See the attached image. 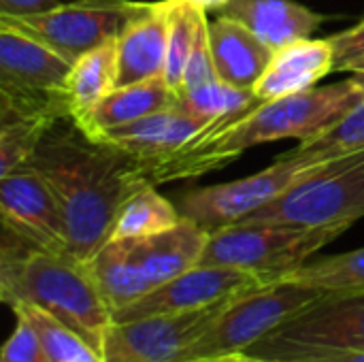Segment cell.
Instances as JSON below:
<instances>
[{
    "instance_id": "44dd1931",
    "label": "cell",
    "mask_w": 364,
    "mask_h": 362,
    "mask_svg": "<svg viewBox=\"0 0 364 362\" xmlns=\"http://www.w3.org/2000/svg\"><path fill=\"white\" fill-rule=\"evenodd\" d=\"M117 38L87 51L79 58L66 79L64 96L68 100L70 119L87 113L98 100L117 87Z\"/></svg>"
},
{
    "instance_id": "cb8c5ba5",
    "label": "cell",
    "mask_w": 364,
    "mask_h": 362,
    "mask_svg": "<svg viewBox=\"0 0 364 362\" xmlns=\"http://www.w3.org/2000/svg\"><path fill=\"white\" fill-rule=\"evenodd\" d=\"M284 280L320 292H364V247L305 262Z\"/></svg>"
},
{
    "instance_id": "1f68e13d",
    "label": "cell",
    "mask_w": 364,
    "mask_h": 362,
    "mask_svg": "<svg viewBox=\"0 0 364 362\" xmlns=\"http://www.w3.org/2000/svg\"><path fill=\"white\" fill-rule=\"evenodd\" d=\"M17 326L0 352V362H45L43 344L36 326L21 312H13Z\"/></svg>"
},
{
    "instance_id": "8fae6325",
    "label": "cell",
    "mask_w": 364,
    "mask_h": 362,
    "mask_svg": "<svg viewBox=\"0 0 364 362\" xmlns=\"http://www.w3.org/2000/svg\"><path fill=\"white\" fill-rule=\"evenodd\" d=\"M0 215L4 228L17 233L32 245L68 254L60 205L36 171L23 166L0 177Z\"/></svg>"
},
{
    "instance_id": "ba28073f",
    "label": "cell",
    "mask_w": 364,
    "mask_h": 362,
    "mask_svg": "<svg viewBox=\"0 0 364 362\" xmlns=\"http://www.w3.org/2000/svg\"><path fill=\"white\" fill-rule=\"evenodd\" d=\"M143 6L145 2L130 0H77L49 13L30 17L0 15V19L45 43L75 64L87 51L117 38Z\"/></svg>"
},
{
    "instance_id": "4dcf8cb0",
    "label": "cell",
    "mask_w": 364,
    "mask_h": 362,
    "mask_svg": "<svg viewBox=\"0 0 364 362\" xmlns=\"http://www.w3.org/2000/svg\"><path fill=\"white\" fill-rule=\"evenodd\" d=\"M215 79H220V77H218V70H215V64H213V53H211L209 21H207V13H203L200 21H198L194 47H192V53H190V60H188V66H186V73H183L181 92L190 90V87H196V85H203V83H209V81H215Z\"/></svg>"
},
{
    "instance_id": "f546056e",
    "label": "cell",
    "mask_w": 364,
    "mask_h": 362,
    "mask_svg": "<svg viewBox=\"0 0 364 362\" xmlns=\"http://www.w3.org/2000/svg\"><path fill=\"white\" fill-rule=\"evenodd\" d=\"M250 352L277 362H364V350L305 348V346L284 344L273 337L262 339Z\"/></svg>"
},
{
    "instance_id": "5bb4252c",
    "label": "cell",
    "mask_w": 364,
    "mask_h": 362,
    "mask_svg": "<svg viewBox=\"0 0 364 362\" xmlns=\"http://www.w3.org/2000/svg\"><path fill=\"white\" fill-rule=\"evenodd\" d=\"M73 64L45 43L0 19V83L41 94H64Z\"/></svg>"
},
{
    "instance_id": "9c48e42d",
    "label": "cell",
    "mask_w": 364,
    "mask_h": 362,
    "mask_svg": "<svg viewBox=\"0 0 364 362\" xmlns=\"http://www.w3.org/2000/svg\"><path fill=\"white\" fill-rule=\"evenodd\" d=\"M230 301L232 299L188 314L113 322L102 344V361L177 362Z\"/></svg>"
},
{
    "instance_id": "7a4b0ae2",
    "label": "cell",
    "mask_w": 364,
    "mask_h": 362,
    "mask_svg": "<svg viewBox=\"0 0 364 362\" xmlns=\"http://www.w3.org/2000/svg\"><path fill=\"white\" fill-rule=\"evenodd\" d=\"M363 98L364 90L350 77L326 87L260 100L237 115L207 124L179 151L141 169L151 186L198 177L226 166L245 149L262 143L284 139L309 141L339 122Z\"/></svg>"
},
{
    "instance_id": "30bf717a",
    "label": "cell",
    "mask_w": 364,
    "mask_h": 362,
    "mask_svg": "<svg viewBox=\"0 0 364 362\" xmlns=\"http://www.w3.org/2000/svg\"><path fill=\"white\" fill-rule=\"evenodd\" d=\"M267 286L260 277L230 269L196 265L175 280L154 288L143 299L113 314V322H130L151 316H175L198 312L215 303L235 299L243 292Z\"/></svg>"
},
{
    "instance_id": "3957f363",
    "label": "cell",
    "mask_w": 364,
    "mask_h": 362,
    "mask_svg": "<svg viewBox=\"0 0 364 362\" xmlns=\"http://www.w3.org/2000/svg\"><path fill=\"white\" fill-rule=\"evenodd\" d=\"M0 297L13 307L34 305L53 316L102 354L113 314L85 262L41 250L2 226Z\"/></svg>"
},
{
    "instance_id": "7c38bea8",
    "label": "cell",
    "mask_w": 364,
    "mask_h": 362,
    "mask_svg": "<svg viewBox=\"0 0 364 362\" xmlns=\"http://www.w3.org/2000/svg\"><path fill=\"white\" fill-rule=\"evenodd\" d=\"M269 337L305 348L364 350V292H326Z\"/></svg>"
},
{
    "instance_id": "836d02e7",
    "label": "cell",
    "mask_w": 364,
    "mask_h": 362,
    "mask_svg": "<svg viewBox=\"0 0 364 362\" xmlns=\"http://www.w3.org/2000/svg\"><path fill=\"white\" fill-rule=\"evenodd\" d=\"M68 2H77V0H0V15L2 17H30V15L49 13Z\"/></svg>"
},
{
    "instance_id": "f1b7e54d",
    "label": "cell",
    "mask_w": 364,
    "mask_h": 362,
    "mask_svg": "<svg viewBox=\"0 0 364 362\" xmlns=\"http://www.w3.org/2000/svg\"><path fill=\"white\" fill-rule=\"evenodd\" d=\"M58 124V122H55ZM53 124L47 119H13L0 124V177L21 169L43 134Z\"/></svg>"
},
{
    "instance_id": "484cf974",
    "label": "cell",
    "mask_w": 364,
    "mask_h": 362,
    "mask_svg": "<svg viewBox=\"0 0 364 362\" xmlns=\"http://www.w3.org/2000/svg\"><path fill=\"white\" fill-rule=\"evenodd\" d=\"M11 309L28 316L30 322L36 326L43 344L45 362H105L102 354L94 346H90L79 333H75L53 316L45 314L43 309L26 303H17Z\"/></svg>"
},
{
    "instance_id": "277c9868",
    "label": "cell",
    "mask_w": 364,
    "mask_h": 362,
    "mask_svg": "<svg viewBox=\"0 0 364 362\" xmlns=\"http://www.w3.org/2000/svg\"><path fill=\"white\" fill-rule=\"evenodd\" d=\"M348 228H294L279 224H230L209 233L200 265L230 267L275 284L303 267Z\"/></svg>"
},
{
    "instance_id": "83f0119b",
    "label": "cell",
    "mask_w": 364,
    "mask_h": 362,
    "mask_svg": "<svg viewBox=\"0 0 364 362\" xmlns=\"http://www.w3.org/2000/svg\"><path fill=\"white\" fill-rule=\"evenodd\" d=\"M354 151H364V98L339 122L309 141H301L290 154L326 160Z\"/></svg>"
},
{
    "instance_id": "7402d4cb",
    "label": "cell",
    "mask_w": 364,
    "mask_h": 362,
    "mask_svg": "<svg viewBox=\"0 0 364 362\" xmlns=\"http://www.w3.org/2000/svg\"><path fill=\"white\" fill-rule=\"evenodd\" d=\"M111 314L132 305L134 301L143 299L151 288L139 273L128 243L124 239H115L105 243L98 254L87 262Z\"/></svg>"
},
{
    "instance_id": "2e32d148",
    "label": "cell",
    "mask_w": 364,
    "mask_h": 362,
    "mask_svg": "<svg viewBox=\"0 0 364 362\" xmlns=\"http://www.w3.org/2000/svg\"><path fill=\"white\" fill-rule=\"evenodd\" d=\"M207 239L209 230L183 218L175 228L164 230L160 235L124 241L128 243L130 256L139 273L154 290L200 265Z\"/></svg>"
},
{
    "instance_id": "ffe728a7",
    "label": "cell",
    "mask_w": 364,
    "mask_h": 362,
    "mask_svg": "<svg viewBox=\"0 0 364 362\" xmlns=\"http://www.w3.org/2000/svg\"><path fill=\"white\" fill-rule=\"evenodd\" d=\"M209 41L218 77L241 90H252L275 55L252 30L224 15L209 23Z\"/></svg>"
},
{
    "instance_id": "8992f818",
    "label": "cell",
    "mask_w": 364,
    "mask_h": 362,
    "mask_svg": "<svg viewBox=\"0 0 364 362\" xmlns=\"http://www.w3.org/2000/svg\"><path fill=\"white\" fill-rule=\"evenodd\" d=\"M360 218H364V151H354L241 222L294 228H350Z\"/></svg>"
},
{
    "instance_id": "d4e9b609",
    "label": "cell",
    "mask_w": 364,
    "mask_h": 362,
    "mask_svg": "<svg viewBox=\"0 0 364 362\" xmlns=\"http://www.w3.org/2000/svg\"><path fill=\"white\" fill-rule=\"evenodd\" d=\"M256 102H260V98H256L252 90L235 87L222 79L183 90L177 96V107H181L186 113L194 115L205 124H213L218 119L237 115L254 107Z\"/></svg>"
},
{
    "instance_id": "e0dca14e",
    "label": "cell",
    "mask_w": 364,
    "mask_h": 362,
    "mask_svg": "<svg viewBox=\"0 0 364 362\" xmlns=\"http://www.w3.org/2000/svg\"><path fill=\"white\" fill-rule=\"evenodd\" d=\"M328 73H335L331 38H301L275 51L269 68L252 92L260 100H273L311 90Z\"/></svg>"
},
{
    "instance_id": "d590c367",
    "label": "cell",
    "mask_w": 364,
    "mask_h": 362,
    "mask_svg": "<svg viewBox=\"0 0 364 362\" xmlns=\"http://www.w3.org/2000/svg\"><path fill=\"white\" fill-rule=\"evenodd\" d=\"M339 73H350V77H352V79L364 90V55L363 58H358V60L348 62L346 66H341Z\"/></svg>"
},
{
    "instance_id": "d6986e66",
    "label": "cell",
    "mask_w": 364,
    "mask_h": 362,
    "mask_svg": "<svg viewBox=\"0 0 364 362\" xmlns=\"http://www.w3.org/2000/svg\"><path fill=\"white\" fill-rule=\"evenodd\" d=\"M177 105V94L168 87L164 75L151 77L139 83L115 87L102 100H98L87 113L73 119V124L92 141L111 128H119L139 122L147 115L164 111Z\"/></svg>"
},
{
    "instance_id": "e575fe53",
    "label": "cell",
    "mask_w": 364,
    "mask_h": 362,
    "mask_svg": "<svg viewBox=\"0 0 364 362\" xmlns=\"http://www.w3.org/2000/svg\"><path fill=\"white\" fill-rule=\"evenodd\" d=\"M192 362H277L256 356L252 352H243V354H228V356H215V358H203V361H192Z\"/></svg>"
},
{
    "instance_id": "4fadbf2b",
    "label": "cell",
    "mask_w": 364,
    "mask_h": 362,
    "mask_svg": "<svg viewBox=\"0 0 364 362\" xmlns=\"http://www.w3.org/2000/svg\"><path fill=\"white\" fill-rule=\"evenodd\" d=\"M205 128H207L205 122L196 119L194 115L186 113L181 107L173 105L139 122L111 128L102 132L96 139V143L117 147L128 156H132L134 160H139L141 166H147L179 151Z\"/></svg>"
},
{
    "instance_id": "9a60e30c",
    "label": "cell",
    "mask_w": 364,
    "mask_h": 362,
    "mask_svg": "<svg viewBox=\"0 0 364 362\" xmlns=\"http://www.w3.org/2000/svg\"><path fill=\"white\" fill-rule=\"evenodd\" d=\"M168 0L145 2L117 36V87L164 75Z\"/></svg>"
},
{
    "instance_id": "603a6c76",
    "label": "cell",
    "mask_w": 364,
    "mask_h": 362,
    "mask_svg": "<svg viewBox=\"0 0 364 362\" xmlns=\"http://www.w3.org/2000/svg\"><path fill=\"white\" fill-rule=\"evenodd\" d=\"M181 220H183L181 211L171 201H166L156 190V186L149 183L139 192H134L124 203L109 241L143 239V237L160 235L164 230L175 228Z\"/></svg>"
},
{
    "instance_id": "52a82bcc",
    "label": "cell",
    "mask_w": 364,
    "mask_h": 362,
    "mask_svg": "<svg viewBox=\"0 0 364 362\" xmlns=\"http://www.w3.org/2000/svg\"><path fill=\"white\" fill-rule=\"evenodd\" d=\"M337 158L316 160L294 154H284L273 166L254 173L250 177L200 188L181 196L179 211L183 218L196 222L205 230H218L230 224H237L258 211L260 207L269 205L271 201L279 198L290 188L328 171L333 164L339 162Z\"/></svg>"
},
{
    "instance_id": "5b68a950",
    "label": "cell",
    "mask_w": 364,
    "mask_h": 362,
    "mask_svg": "<svg viewBox=\"0 0 364 362\" xmlns=\"http://www.w3.org/2000/svg\"><path fill=\"white\" fill-rule=\"evenodd\" d=\"M322 294L326 292L286 280L243 292L220 312L177 362L250 352Z\"/></svg>"
},
{
    "instance_id": "4316f807",
    "label": "cell",
    "mask_w": 364,
    "mask_h": 362,
    "mask_svg": "<svg viewBox=\"0 0 364 362\" xmlns=\"http://www.w3.org/2000/svg\"><path fill=\"white\" fill-rule=\"evenodd\" d=\"M207 13L190 0H168V45H166V66L164 79L168 87L179 94L183 83V73L194 47L200 15Z\"/></svg>"
},
{
    "instance_id": "8d00e7d4",
    "label": "cell",
    "mask_w": 364,
    "mask_h": 362,
    "mask_svg": "<svg viewBox=\"0 0 364 362\" xmlns=\"http://www.w3.org/2000/svg\"><path fill=\"white\" fill-rule=\"evenodd\" d=\"M192 4H196L198 9H205V11H209V9H222L228 0H190Z\"/></svg>"
},
{
    "instance_id": "d6a6232c",
    "label": "cell",
    "mask_w": 364,
    "mask_h": 362,
    "mask_svg": "<svg viewBox=\"0 0 364 362\" xmlns=\"http://www.w3.org/2000/svg\"><path fill=\"white\" fill-rule=\"evenodd\" d=\"M331 43L335 49V70L339 73L341 66L364 55V21L350 30H343L331 36Z\"/></svg>"
},
{
    "instance_id": "6da1fadb",
    "label": "cell",
    "mask_w": 364,
    "mask_h": 362,
    "mask_svg": "<svg viewBox=\"0 0 364 362\" xmlns=\"http://www.w3.org/2000/svg\"><path fill=\"white\" fill-rule=\"evenodd\" d=\"M23 166L36 171L53 192L66 226L68 256L85 265L109 243L124 203L149 186L139 160L90 141L73 119L53 124Z\"/></svg>"
},
{
    "instance_id": "ac0fdd59",
    "label": "cell",
    "mask_w": 364,
    "mask_h": 362,
    "mask_svg": "<svg viewBox=\"0 0 364 362\" xmlns=\"http://www.w3.org/2000/svg\"><path fill=\"white\" fill-rule=\"evenodd\" d=\"M218 11L243 23L273 51L309 38L324 21L320 13L294 0H228Z\"/></svg>"
}]
</instances>
